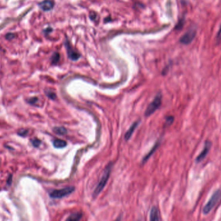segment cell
Returning a JSON list of instances; mask_svg holds the SVG:
<instances>
[{
  "label": "cell",
  "instance_id": "cell-1",
  "mask_svg": "<svg viewBox=\"0 0 221 221\" xmlns=\"http://www.w3.org/2000/svg\"><path fill=\"white\" fill-rule=\"evenodd\" d=\"M112 167V163H109V164L106 166V168H105L104 171L102 174V177H101L100 180L98 183V184H97L96 188L95 189L94 192H93V197H94L98 196L101 193V191H102L103 189L105 188V186H106L109 178V177H110Z\"/></svg>",
  "mask_w": 221,
  "mask_h": 221
},
{
  "label": "cell",
  "instance_id": "cell-2",
  "mask_svg": "<svg viewBox=\"0 0 221 221\" xmlns=\"http://www.w3.org/2000/svg\"><path fill=\"white\" fill-rule=\"evenodd\" d=\"M221 199V189H219L213 193L207 204L203 208V212L204 215H207L215 208V205Z\"/></svg>",
  "mask_w": 221,
  "mask_h": 221
},
{
  "label": "cell",
  "instance_id": "cell-3",
  "mask_svg": "<svg viewBox=\"0 0 221 221\" xmlns=\"http://www.w3.org/2000/svg\"><path fill=\"white\" fill-rule=\"evenodd\" d=\"M75 190V188L74 186H69V187H66L60 189L53 190L49 193V195L50 197L52 198V199H61V198L71 195Z\"/></svg>",
  "mask_w": 221,
  "mask_h": 221
},
{
  "label": "cell",
  "instance_id": "cell-4",
  "mask_svg": "<svg viewBox=\"0 0 221 221\" xmlns=\"http://www.w3.org/2000/svg\"><path fill=\"white\" fill-rule=\"evenodd\" d=\"M162 103V95L160 93H158L155 96V98L153 99V100L151 102L148 107H147L146 110L145 111V116H149L154 112L157 111V109L160 107V105Z\"/></svg>",
  "mask_w": 221,
  "mask_h": 221
},
{
  "label": "cell",
  "instance_id": "cell-5",
  "mask_svg": "<svg viewBox=\"0 0 221 221\" xmlns=\"http://www.w3.org/2000/svg\"><path fill=\"white\" fill-rule=\"evenodd\" d=\"M196 36V30L195 29H189L180 39V42L182 44L188 45L192 42Z\"/></svg>",
  "mask_w": 221,
  "mask_h": 221
},
{
  "label": "cell",
  "instance_id": "cell-6",
  "mask_svg": "<svg viewBox=\"0 0 221 221\" xmlns=\"http://www.w3.org/2000/svg\"><path fill=\"white\" fill-rule=\"evenodd\" d=\"M65 47L66 50H67L68 57L70 60L75 61L79 59V58L80 57V54L72 47L68 40H66L65 41Z\"/></svg>",
  "mask_w": 221,
  "mask_h": 221
},
{
  "label": "cell",
  "instance_id": "cell-7",
  "mask_svg": "<svg viewBox=\"0 0 221 221\" xmlns=\"http://www.w3.org/2000/svg\"><path fill=\"white\" fill-rule=\"evenodd\" d=\"M211 142L209 140H206L204 143V146L203 151H201V153L198 155L197 158H196V162H200L203 161L204 159L207 156L208 154L209 150L211 149Z\"/></svg>",
  "mask_w": 221,
  "mask_h": 221
},
{
  "label": "cell",
  "instance_id": "cell-8",
  "mask_svg": "<svg viewBox=\"0 0 221 221\" xmlns=\"http://www.w3.org/2000/svg\"><path fill=\"white\" fill-rule=\"evenodd\" d=\"M149 221H160L158 209L156 206H153L151 209Z\"/></svg>",
  "mask_w": 221,
  "mask_h": 221
},
{
  "label": "cell",
  "instance_id": "cell-9",
  "mask_svg": "<svg viewBox=\"0 0 221 221\" xmlns=\"http://www.w3.org/2000/svg\"><path fill=\"white\" fill-rule=\"evenodd\" d=\"M39 5L44 11H49L53 8L54 3L50 0H45L39 4Z\"/></svg>",
  "mask_w": 221,
  "mask_h": 221
},
{
  "label": "cell",
  "instance_id": "cell-10",
  "mask_svg": "<svg viewBox=\"0 0 221 221\" xmlns=\"http://www.w3.org/2000/svg\"><path fill=\"white\" fill-rule=\"evenodd\" d=\"M138 123L139 122H135L132 124V126L129 127V129L127 130L126 133L125 134V137H124V138H125L126 140H129L131 137V136L133 134L135 129L137 127Z\"/></svg>",
  "mask_w": 221,
  "mask_h": 221
},
{
  "label": "cell",
  "instance_id": "cell-11",
  "mask_svg": "<svg viewBox=\"0 0 221 221\" xmlns=\"http://www.w3.org/2000/svg\"><path fill=\"white\" fill-rule=\"evenodd\" d=\"M81 217H82V213L81 212H74L68 217V218L65 221H79Z\"/></svg>",
  "mask_w": 221,
  "mask_h": 221
},
{
  "label": "cell",
  "instance_id": "cell-12",
  "mask_svg": "<svg viewBox=\"0 0 221 221\" xmlns=\"http://www.w3.org/2000/svg\"><path fill=\"white\" fill-rule=\"evenodd\" d=\"M67 145V142L61 139H56L53 141V146L56 148H64Z\"/></svg>",
  "mask_w": 221,
  "mask_h": 221
},
{
  "label": "cell",
  "instance_id": "cell-13",
  "mask_svg": "<svg viewBox=\"0 0 221 221\" xmlns=\"http://www.w3.org/2000/svg\"><path fill=\"white\" fill-rule=\"evenodd\" d=\"M53 131L54 133L59 135H64L67 133V130L64 127H56L54 128Z\"/></svg>",
  "mask_w": 221,
  "mask_h": 221
},
{
  "label": "cell",
  "instance_id": "cell-14",
  "mask_svg": "<svg viewBox=\"0 0 221 221\" xmlns=\"http://www.w3.org/2000/svg\"><path fill=\"white\" fill-rule=\"evenodd\" d=\"M158 143H157L156 144H155V145L154 146V147H153V149H151V150L149 151V153L148 154H147L146 155V156H145L144 158H143V160H142V162H143V163H145L147 160H148L149 158L150 157V156L151 155V154H153V152H154V151H155V149H156V148H157V147H158Z\"/></svg>",
  "mask_w": 221,
  "mask_h": 221
},
{
  "label": "cell",
  "instance_id": "cell-15",
  "mask_svg": "<svg viewBox=\"0 0 221 221\" xmlns=\"http://www.w3.org/2000/svg\"><path fill=\"white\" fill-rule=\"evenodd\" d=\"M60 60V54L58 52L54 53L52 58H51V60H52V64H55L58 63V61Z\"/></svg>",
  "mask_w": 221,
  "mask_h": 221
},
{
  "label": "cell",
  "instance_id": "cell-16",
  "mask_svg": "<svg viewBox=\"0 0 221 221\" xmlns=\"http://www.w3.org/2000/svg\"><path fill=\"white\" fill-rule=\"evenodd\" d=\"M31 142H32L33 145L36 147H38L41 143V141L40 140H38V138H34L33 140H31Z\"/></svg>",
  "mask_w": 221,
  "mask_h": 221
},
{
  "label": "cell",
  "instance_id": "cell-17",
  "mask_svg": "<svg viewBox=\"0 0 221 221\" xmlns=\"http://www.w3.org/2000/svg\"><path fill=\"white\" fill-rule=\"evenodd\" d=\"M216 40L217 42H219L221 41V25L220 26V28H219L218 33H217V34Z\"/></svg>",
  "mask_w": 221,
  "mask_h": 221
},
{
  "label": "cell",
  "instance_id": "cell-18",
  "mask_svg": "<svg viewBox=\"0 0 221 221\" xmlns=\"http://www.w3.org/2000/svg\"><path fill=\"white\" fill-rule=\"evenodd\" d=\"M27 133H28V131H27V130L21 129V130H19L18 131V135H20V136H23H23H25L27 134Z\"/></svg>",
  "mask_w": 221,
  "mask_h": 221
},
{
  "label": "cell",
  "instance_id": "cell-19",
  "mask_svg": "<svg viewBox=\"0 0 221 221\" xmlns=\"http://www.w3.org/2000/svg\"><path fill=\"white\" fill-rule=\"evenodd\" d=\"M173 120H174V118L173 117V116H168V117L166 118V123H168L169 124H171L173 122Z\"/></svg>",
  "mask_w": 221,
  "mask_h": 221
},
{
  "label": "cell",
  "instance_id": "cell-20",
  "mask_svg": "<svg viewBox=\"0 0 221 221\" xmlns=\"http://www.w3.org/2000/svg\"><path fill=\"white\" fill-rule=\"evenodd\" d=\"M47 96L49 97V98H52V99H54V98H55V94H54V92H47Z\"/></svg>",
  "mask_w": 221,
  "mask_h": 221
},
{
  "label": "cell",
  "instance_id": "cell-21",
  "mask_svg": "<svg viewBox=\"0 0 221 221\" xmlns=\"http://www.w3.org/2000/svg\"><path fill=\"white\" fill-rule=\"evenodd\" d=\"M14 37V34H12V33H9L6 35V38L8 39V40H11Z\"/></svg>",
  "mask_w": 221,
  "mask_h": 221
},
{
  "label": "cell",
  "instance_id": "cell-22",
  "mask_svg": "<svg viewBox=\"0 0 221 221\" xmlns=\"http://www.w3.org/2000/svg\"><path fill=\"white\" fill-rule=\"evenodd\" d=\"M90 18L92 19V20H95V19H96V14L95 13H93V12H92L90 14Z\"/></svg>",
  "mask_w": 221,
  "mask_h": 221
},
{
  "label": "cell",
  "instance_id": "cell-23",
  "mask_svg": "<svg viewBox=\"0 0 221 221\" xmlns=\"http://www.w3.org/2000/svg\"><path fill=\"white\" fill-rule=\"evenodd\" d=\"M37 100H38V99H37L36 98H33L30 99L29 102H30V103H34V102H36V101H37Z\"/></svg>",
  "mask_w": 221,
  "mask_h": 221
},
{
  "label": "cell",
  "instance_id": "cell-24",
  "mask_svg": "<svg viewBox=\"0 0 221 221\" xmlns=\"http://www.w3.org/2000/svg\"><path fill=\"white\" fill-rule=\"evenodd\" d=\"M116 221H120V217H119V218L117 220H116Z\"/></svg>",
  "mask_w": 221,
  "mask_h": 221
}]
</instances>
